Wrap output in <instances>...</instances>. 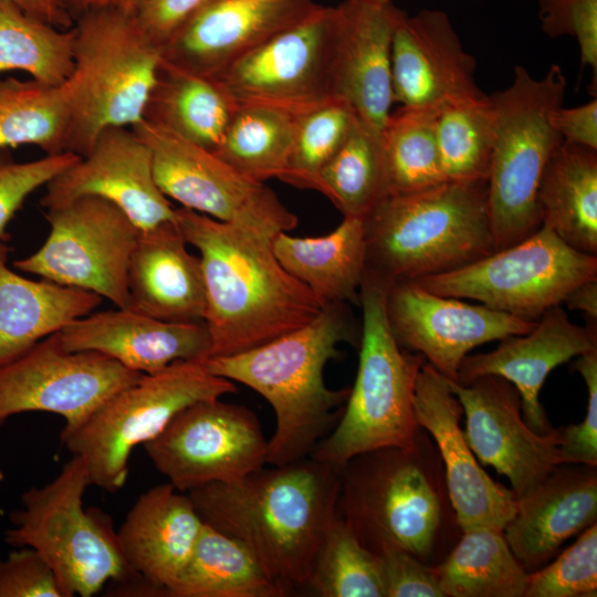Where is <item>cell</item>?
Returning <instances> with one entry per match:
<instances>
[{
  "label": "cell",
  "instance_id": "cell-19",
  "mask_svg": "<svg viewBox=\"0 0 597 597\" xmlns=\"http://www.w3.org/2000/svg\"><path fill=\"white\" fill-rule=\"evenodd\" d=\"M413 411L418 426L433 438L461 532L478 527L502 531L516 512V498L479 464L460 428V401L447 378L427 362L417 377Z\"/></svg>",
  "mask_w": 597,
  "mask_h": 597
},
{
  "label": "cell",
  "instance_id": "cell-32",
  "mask_svg": "<svg viewBox=\"0 0 597 597\" xmlns=\"http://www.w3.org/2000/svg\"><path fill=\"white\" fill-rule=\"evenodd\" d=\"M238 107L219 78L188 72L161 57L143 119L214 151Z\"/></svg>",
  "mask_w": 597,
  "mask_h": 597
},
{
  "label": "cell",
  "instance_id": "cell-34",
  "mask_svg": "<svg viewBox=\"0 0 597 597\" xmlns=\"http://www.w3.org/2000/svg\"><path fill=\"white\" fill-rule=\"evenodd\" d=\"M446 597H524L526 569L501 530L478 527L433 566Z\"/></svg>",
  "mask_w": 597,
  "mask_h": 597
},
{
  "label": "cell",
  "instance_id": "cell-49",
  "mask_svg": "<svg viewBox=\"0 0 597 597\" xmlns=\"http://www.w3.org/2000/svg\"><path fill=\"white\" fill-rule=\"evenodd\" d=\"M207 0H135L132 12L146 36L163 49Z\"/></svg>",
  "mask_w": 597,
  "mask_h": 597
},
{
  "label": "cell",
  "instance_id": "cell-15",
  "mask_svg": "<svg viewBox=\"0 0 597 597\" xmlns=\"http://www.w3.org/2000/svg\"><path fill=\"white\" fill-rule=\"evenodd\" d=\"M143 375L97 352L67 350L53 333L0 366V427L30 411L59 415L65 428L74 427Z\"/></svg>",
  "mask_w": 597,
  "mask_h": 597
},
{
  "label": "cell",
  "instance_id": "cell-35",
  "mask_svg": "<svg viewBox=\"0 0 597 597\" xmlns=\"http://www.w3.org/2000/svg\"><path fill=\"white\" fill-rule=\"evenodd\" d=\"M318 192L343 217L363 219L389 195L381 130L356 118L344 142L320 174Z\"/></svg>",
  "mask_w": 597,
  "mask_h": 597
},
{
  "label": "cell",
  "instance_id": "cell-1",
  "mask_svg": "<svg viewBox=\"0 0 597 597\" xmlns=\"http://www.w3.org/2000/svg\"><path fill=\"white\" fill-rule=\"evenodd\" d=\"M339 485L341 468L307 457L187 494L206 524L243 544L291 596L306 591Z\"/></svg>",
  "mask_w": 597,
  "mask_h": 597
},
{
  "label": "cell",
  "instance_id": "cell-53",
  "mask_svg": "<svg viewBox=\"0 0 597 597\" xmlns=\"http://www.w3.org/2000/svg\"><path fill=\"white\" fill-rule=\"evenodd\" d=\"M69 12L75 17L92 10L102 8H125L132 9L135 0H62Z\"/></svg>",
  "mask_w": 597,
  "mask_h": 597
},
{
  "label": "cell",
  "instance_id": "cell-14",
  "mask_svg": "<svg viewBox=\"0 0 597 597\" xmlns=\"http://www.w3.org/2000/svg\"><path fill=\"white\" fill-rule=\"evenodd\" d=\"M143 447L156 469L185 493L238 480L264 467L268 457L256 415L220 398L180 410Z\"/></svg>",
  "mask_w": 597,
  "mask_h": 597
},
{
  "label": "cell",
  "instance_id": "cell-48",
  "mask_svg": "<svg viewBox=\"0 0 597 597\" xmlns=\"http://www.w3.org/2000/svg\"><path fill=\"white\" fill-rule=\"evenodd\" d=\"M378 556L385 597H446L433 566L400 549Z\"/></svg>",
  "mask_w": 597,
  "mask_h": 597
},
{
  "label": "cell",
  "instance_id": "cell-29",
  "mask_svg": "<svg viewBox=\"0 0 597 597\" xmlns=\"http://www.w3.org/2000/svg\"><path fill=\"white\" fill-rule=\"evenodd\" d=\"M10 251L0 240V366L92 313L103 301L91 291L15 273L8 266Z\"/></svg>",
  "mask_w": 597,
  "mask_h": 597
},
{
  "label": "cell",
  "instance_id": "cell-43",
  "mask_svg": "<svg viewBox=\"0 0 597 597\" xmlns=\"http://www.w3.org/2000/svg\"><path fill=\"white\" fill-rule=\"evenodd\" d=\"M597 595V523L582 533L553 562L527 574L524 597Z\"/></svg>",
  "mask_w": 597,
  "mask_h": 597
},
{
  "label": "cell",
  "instance_id": "cell-25",
  "mask_svg": "<svg viewBox=\"0 0 597 597\" xmlns=\"http://www.w3.org/2000/svg\"><path fill=\"white\" fill-rule=\"evenodd\" d=\"M59 334L67 350L97 352L140 374L157 373L176 360L206 362L211 354L203 322H166L129 308L90 313Z\"/></svg>",
  "mask_w": 597,
  "mask_h": 597
},
{
  "label": "cell",
  "instance_id": "cell-11",
  "mask_svg": "<svg viewBox=\"0 0 597 597\" xmlns=\"http://www.w3.org/2000/svg\"><path fill=\"white\" fill-rule=\"evenodd\" d=\"M597 277V255L579 252L541 226L522 241L443 274L416 281L443 296L470 298L536 322L552 306L562 305L579 283Z\"/></svg>",
  "mask_w": 597,
  "mask_h": 597
},
{
  "label": "cell",
  "instance_id": "cell-26",
  "mask_svg": "<svg viewBox=\"0 0 597 597\" xmlns=\"http://www.w3.org/2000/svg\"><path fill=\"white\" fill-rule=\"evenodd\" d=\"M205 522L171 483L137 499L117 531L123 557L143 580L139 596H164L190 559Z\"/></svg>",
  "mask_w": 597,
  "mask_h": 597
},
{
  "label": "cell",
  "instance_id": "cell-41",
  "mask_svg": "<svg viewBox=\"0 0 597 597\" xmlns=\"http://www.w3.org/2000/svg\"><path fill=\"white\" fill-rule=\"evenodd\" d=\"M306 591L318 597H385L379 556L338 515L314 561Z\"/></svg>",
  "mask_w": 597,
  "mask_h": 597
},
{
  "label": "cell",
  "instance_id": "cell-16",
  "mask_svg": "<svg viewBox=\"0 0 597 597\" xmlns=\"http://www.w3.org/2000/svg\"><path fill=\"white\" fill-rule=\"evenodd\" d=\"M334 7L318 4L303 21L233 63L219 80L239 106L301 116L333 100Z\"/></svg>",
  "mask_w": 597,
  "mask_h": 597
},
{
  "label": "cell",
  "instance_id": "cell-3",
  "mask_svg": "<svg viewBox=\"0 0 597 597\" xmlns=\"http://www.w3.org/2000/svg\"><path fill=\"white\" fill-rule=\"evenodd\" d=\"M347 303L323 305L307 324L251 349L210 357L208 369L260 394L275 415L266 463L283 465L311 455L339 420L350 388L331 389L323 373L338 345H359Z\"/></svg>",
  "mask_w": 597,
  "mask_h": 597
},
{
  "label": "cell",
  "instance_id": "cell-17",
  "mask_svg": "<svg viewBox=\"0 0 597 597\" xmlns=\"http://www.w3.org/2000/svg\"><path fill=\"white\" fill-rule=\"evenodd\" d=\"M385 308L398 344L420 354L449 380L457 381L463 358L478 346L530 332L536 322L432 293L415 282L386 290Z\"/></svg>",
  "mask_w": 597,
  "mask_h": 597
},
{
  "label": "cell",
  "instance_id": "cell-40",
  "mask_svg": "<svg viewBox=\"0 0 597 597\" xmlns=\"http://www.w3.org/2000/svg\"><path fill=\"white\" fill-rule=\"evenodd\" d=\"M434 128L446 180H488L495 137L489 95L440 108Z\"/></svg>",
  "mask_w": 597,
  "mask_h": 597
},
{
  "label": "cell",
  "instance_id": "cell-50",
  "mask_svg": "<svg viewBox=\"0 0 597 597\" xmlns=\"http://www.w3.org/2000/svg\"><path fill=\"white\" fill-rule=\"evenodd\" d=\"M551 124L563 140L597 150V100L576 106L557 107Z\"/></svg>",
  "mask_w": 597,
  "mask_h": 597
},
{
  "label": "cell",
  "instance_id": "cell-20",
  "mask_svg": "<svg viewBox=\"0 0 597 597\" xmlns=\"http://www.w3.org/2000/svg\"><path fill=\"white\" fill-rule=\"evenodd\" d=\"M82 196L112 201L140 231L176 219L155 181L149 147L125 126L102 130L85 156L45 185L40 205L50 209Z\"/></svg>",
  "mask_w": 597,
  "mask_h": 597
},
{
  "label": "cell",
  "instance_id": "cell-24",
  "mask_svg": "<svg viewBox=\"0 0 597 597\" xmlns=\"http://www.w3.org/2000/svg\"><path fill=\"white\" fill-rule=\"evenodd\" d=\"M597 348V329L573 323L559 305L546 310L533 328L500 339L489 353L468 355L457 381L469 384L482 376H499L519 391L525 422L536 432L553 430L540 402V392L557 366Z\"/></svg>",
  "mask_w": 597,
  "mask_h": 597
},
{
  "label": "cell",
  "instance_id": "cell-18",
  "mask_svg": "<svg viewBox=\"0 0 597 597\" xmlns=\"http://www.w3.org/2000/svg\"><path fill=\"white\" fill-rule=\"evenodd\" d=\"M448 380L465 416L464 438L479 461L504 475L516 499L563 464L559 429L534 431L522 415L516 388L499 376L469 384Z\"/></svg>",
  "mask_w": 597,
  "mask_h": 597
},
{
  "label": "cell",
  "instance_id": "cell-23",
  "mask_svg": "<svg viewBox=\"0 0 597 597\" xmlns=\"http://www.w3.org/2000/svg\"><path fill=\"white\" fill-rule=\"evenodd\" d=\"M402 13L392 1L344 0L334 6L332 96L378 130L394 103L390 48Z\"/></svg>",
  "mask_w": 597,
  "mask_h": 597
},
{
  "label": "cell",
  "instance_id": "cell-21",
  "mask_svg": "<svg viewBox=\"0 0 597 597\" xmlns=\"http://www.w3.org/2000/svg\"><path fill=\"white\" fill-rule=\"evenodd\" d=\"M476 63L446 12L423 9L399 18L391 39L394 102L404 107L440 109L485 95L478 86Z\"/></svg>",
  "mask_w": 597,
  "mask_h": 597
},
{
  "label": "cell",
  "instance_id": "cell-38",
  "mask_svg": "<svg viewBox=\"0 0 597 597\" xmlns=\"http://www.w3.org/2000/svg\"><path fill=\"white\" fill-rule=\"evenodd\" d=\"M67 125L63 85L33 78L0 81V149L35 145L46 155L64 153Z\"/></svg>",
  "mask_w": 597,
  "mask_h": 597
},
{
  "label": "cell",
  "instance_id": "cell-30",
  "mask_svg": "<svg viewBox=\"0 0 597 597\" xmlns=\"http://www.w3.org/2000/svg\"><path fill=\"white\" fill-rule=\"evenodd\" d=\"M272 248L282 266L322 305H359L366 272L363 219L344 217L332 232L315 238L280 232L273 237Z\"/></svg>",
  "mask_w": 597,
  "mask_h": 597
},
{
  "label": "cell",
  "instance_id": "cell-10",
  "mask_svg": "<svg viewBox=\"0 0 597 597\" xmlns=\"http://www.w3.org/2000/svg\"><path fill=\"white\" fill-rule=\"evenodd\" d=\"M237 391L233 381L211 373L206 362L176 360L157 373L144 374L84 421L64 427L60 438L84 461L92 485L116 492L127 480L137 446L157 437L186 407Z\"/></svg>",
  "mask_w": 597,
  "mask_h": 597
},
{
  "label": "cell",
  "instance_id": "cell-4",
  "mask_svg": "<svg viewBox=\"0 0 597 597\" xmlns=\"http://www.w3.org/2000/svg\"><path fill=\"white\" fill-rule=\"evenodd\" d=\"M365 277L386 290L494 252L486 180L388 195L364 218Z\"/></svg>",
  "mask_w": 597,
  "mask_h": 597
},
{
  "label": "cell",
  "instance_id": "cell-31",
  "mask_svg": "<svg viewBox=\"0 0 597 597\" xmlns=\"http://www.w3.org/2000/svg\"><path fill=\"white\" fill-rule=\"evenodd\" d=\"M536 205L541 226L597 255V150L563 140L544 168Z\"/></svg>",
  "mask_w": 597,
  "mask_h": 597
},
{
  "label": "cell",
  "instance_id": "cell-7",
  "mask_svg": "<svg viewBox=\"0 0 597 597\" xmlns=\"http://www.w3.org/2000/svg\"><path fill=\"white\" fill-rule=\"evenodd\" d=\"M385 298L386 289L364 277L356 379L339 420L310 455L337 468L371 450L412 448L423 431L415 418L413 395L426 360L396 341Z\"/></svg>",
  "mask_w": 597,
  "mask_h": 597
},
{
  "label": "cell",
  "instance_id": "cell-5",
  "mask_svg": "<svg viewBox=\"0 0 597 597\" xmlns=\"http://www.w3.org/2000/svg\"><path fill=\"white\" fill-rule=\"evenodd\" d=\"M337 514L374 554L400 549L428 565L454 515L428 434L412 448L371 450L341 467Z\"/></svg>",
  "mask_w": 597,
  "mask_h": 597
},
{
  "label": "cell",
  "instance_id": "cell-52",
  "mask_svg": "<svg viewBox=\"0 0 597 597\" xmlns=\"http://www.w3.org/2000/svg\"><path fill=\"white\" fill-rule=\"evenodd\" d=\"M570 310L584 314L588 327L597 329V277L572 289L563 301Z\"/></svg>",
  "mask_w": 597,
  "mask_h": 597
},
{
  "label": "cell",
  "instance_id": "cell-47",
  "mask_svg": "<svg viewBox=\"0 0 597 597\" xmlns=\"http://www.w3.org/2000/svg\"><path fill=\"white\" fill-rule=\"evenodd\" d=\"M0 597H64V594L42 555L23 546L0 559Z\"/></svg>",
  "mask_w": 597,
  "mask_h": 597
},
{
  "label": "cell",
  "instance_id": "cell-51",
  "mask_svg": "<svg viewBox=\"0 0 597 597\" xmlns=\"http://www.w3.org/2000/svg\"><path fill=\"white\" fill-rule=\"evenodd\" d=\"M28 13L59 29H70L73 15L62 0H12Z\"/></svg>",
  "mask_w": 597,
  "mask_h": 597
},
{
  "label": "cell",
  "instance_id": "cell-42",
  "mask_svg": "<svg viewBox=\"0 0 597 597\" xmlns=\"http://www.w3.org/2000/svg\"><path fill=\"white\" fill-rule=\"evenodd\" d=\"M357 117L349 104L336 98L298 116L289 164L281 180L301 189L317 190L322 169Z\"/></svg>",
  "mask_w": 597,
  "mask_h": 597
},
{
  "label": "cell",
  "instance_id": "cell-37",
  "mask_svg": "<svg viewBox=\"0 0 597 597\" xmlns=\"http://www.w3.org/2000/svg\"><path fill=\"white\" fill-rule=\"evenodd\" d=\"M297 117L266 106H239L213 153L250 179L281 180L292 151Z\"/></svg>",
  "mask_w": 597,
  "mask_h": 597
},
{
  "label": "cell",
  "instance_id": "cell-39",
  "mask_svg": "<svg viewBox=\"0 0 597 597\" xmlns=\"http://www.w3.org/2000/svg\"><path fill=\"white\" fill-rule=\"evenodd\" d=\"M439 109L400 106L381 130L389 195L409 193L446 180L436 139Z\"/></svg>",
  "mask_w": 597,
  "mask_h": 597
},
{
  "label": "cell",
  "instance_id": "cell-54",
  "mask_svg": "<svg viewBox=\"0 0 597 597\" xmlns=\"http://www.w3.org/2000/svg\"><path fill=\"white\" fill-rule=\"evenodd\" d=\"M363 1H370V2L385 3V2H390V1H392V0H363Z\"/></svg>",
  "mask_w": 597,
  "mask_h": 597
},
{
  "label": "cell",
  "instance_id": "cell-6",
  "mask_svg": "<svg viewBox=\"0 0 597 597\" xmlns=\"http://www.w3.org/2000/svg\"><path fill=\"white\" fill-rule=\"evenodd\" d=\"M74 30L73 72L62 84L69 111L64 150L83 157L105 128L143 119L161 49L130 9L87 10Z\"/></svg>",
  "mask_w": 597,
  "mask_h": 597
},
{
  "label": "cell",
  "instance_id": "cell-13",
  "mask_svg": "<svg viewBox=\"0 0 597 597\" xmlns=\"http://www.w3.org/2000/svg\"><path fill=\"white\" fill-rule=\"evenodd\" d=\"M151 151L160 191L182 208L275 235L298 218L264 182L242 175L213 151L144 119L130 127Z\"/></svg>",
  "mask_w": 597,
  "mask_h": 597
},
{
  "label": "cell",
  "instance_id": "cell-22",
  "mask_svg": "<svg viewBox=\"0 0 597 597\" xmlns=\"http://www.w3.org/2000/svg\"><path fill=\"white\" fill-rule=\"evenodd\" d=\"M317 6L314 0H207L161 49V57L188 72L219 78Z\"/></svg>",
  "mask_w": 597,
  "mask_h": 597
},
{
  "label": "cell",
  "instance_id": "cell-33",
  "mask_svg": "<svg viewBox=\"0 0 597 597\" xmlns=\"http://www.w3.org/2000/svg\"><path fill=\"white\" fill-rule=\"evenodd\" d=\"M165 597H285L239 541L203 525L193 553Z\"/></svg>",
  "mask_w": 597,
  "mask_h": 597
},
{
  "label": "cell",
  "instance_id": "cell-36",
  "mask_svg": "<svg viewBox=\"0 0 597 597\" xmlns=\"http://www.w3.org/2000/svg\"><path fill=\"white\" fill-rule=\"evenodd\" d=\"M74 27L56 29L12 0H0V73L24 71L61 86L73 72Z\"/></svg>",
  "mask_w": 597,
  "mask_h": 597
},
{
  "label": "cell",
  "instance_id": "cell-8",
  "mask_svg": "<svg viewBox=\"0 0 597 597\" xmlns=\"http://www.w3.org/2000/svg\"><path fill=\"white\" fill-rule=\"evenodd\" d=\"M566 86L557 64L542 77L516 65L511 84L489 95L495 127L486 180L494 251L541 228L536 193L549 157L563 142L551 114L562 106Z\"/></svg>",
  "mask_w": 597,
  "mask_h": 597
},
{
  "label": "cell",
  "instance_id": "cell-44",
  "mask_svg": "<svg viewBox=\"0 0 597 597\" xmlns=\"http://www.w3.org/2000/svg\"><path fill=\"white\" fill-rule=\"evenodd\" d=\"M81 156L64 151L43 158L18 163L7 148L0 149V240L8 241L9 221L21 208L27 197L41 186H45L56 175L76 163Z\"/></svg>",
  "mask_w": 597,
  "mask_h": 597
},
{
  "label": "cell",
  "instance_id": "cell-12",
  "mask_svg": "<svg viewBox=\"0 0 597 597\" xmlns=\"http://www.w3.org/2000/svg\"><path fill=\"white\" fill-rule=\"evenodd\" d=\"M50 233L34 253L15 260L22 272L94 292L116 307L128 304L127 272L140 230L115 203L77 197L46 209Z\"/></svg>",
  "mask_w": 597,
  "mask_h": 597
},
{
  "label": "cell",
  "instance_id": "cell-45",
  "mask_svg": "<svg viewBox=\"0 0 597 597\" xmlns=\"http://www.w3.org/2000/svg\"><path fill=\"white\" fill-rule=\"evenodd\" d=\"M543 32L576 39L582 66L597 70V0H538Z\"/></svg>",
  "mask_w": 597,
  "mask_h": 597
},
{
  "label": "cell",
  "instance_id": "cell-46",
  "mask_svg": "<svg viewBox=\"0 0 597 597\" xmlns=\"http://www.w3.org/2000/svg\"><path fill=\"white\" fill-rule=\"evenodd\" d=\"M583 377L588 392L583 421L559 429V453L563 464L597 465V348L576 357L573 364Z\"/></svg>",
  "mask_w": 597,
  "mask_h": 597
},
{
  "label": "cell",
  "instance_id": "cell-27",
  "mask_svg": "<svg viewBox=\"0 0 597 597\" xmlns=\"http://www.w3.org/2000/svg\"><path fill=\"white\" fill-rule=\"evenodd\" d=\"M562 465L516 499V512L502 530L525 569L540 568L566 540L597 521L596 467Z\"/></svg>",
  "mask_w": 597,
  "mask_h": 597
},
{
  "label": "cell",
  "instance_id": "cell-28",
  "mask_svg": "<svg viewBox=\"0 0 597 597\" xmlns=\"http://www.w3.org/2000/svg\"><path fill=\"white\" fill-rule=\"evenodd\" d=\"M187 244L176 219L140 231L128 265L126 308L166 322L205 321L201 262Z\"/></svg>",
  "mask_w": 597,
  "mask_h": 597
},
{
  "label": "cell",
  "instance_id": "cell-9",
  "mask_svg": "<svg viewBox=\"0 0 597 597\" xmlns=\"http://www.w3.org/2000/svg\"><path fill=\"white\" fill-rule=\"evenodd\" d=\"M90 485L84 461L73 455L52 481L22 494L23 507L11 512L13 526L4 532L8 545L42 555L64 597H92L107 583L139 578L123 557L111 517L97 509L84 510Z\"/></svg>",
  "mask_w": 597,
  "mask_h": 597
},
{
  "label": "cell",
  "instance_id": "cell-2",
  "mask_svg": "<svg viewBox=\"0 0 597 597\" xmlns=\"http://www.w3.org/2000/svg\"><path fill=\"white\" fill-rule=\"evenodd\" d=\"M176 222L200 253L210 357L265 344L320 313L321 302L275 256L273 235L182 207Z\"/></svg>",
  "mask_w": 597,
  "mask_h": 597
}]
</instances>
